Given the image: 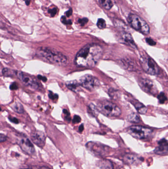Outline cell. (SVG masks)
I'll list each match as a JSON object with an SVG mask.
<instances>
[{
	"label": "cell",
	"mask_w": 168,
	"mask_h": 169,
	"mask_svg": "<svg viewBox=\"0 0 168 169\" xmlns=\"http://www.w3.org/2000/svg\"><path fill=\"white\" fill-rule=\"evenodd\" d=\"M81 118L80 116L78 115H75L73 117V124L79 123V122H81Z\"/></svg>",
	"instance_id": "29"
},
{
	"label": "cell",
	"mask_w": 168,
	"mask_h": 169,
	"mask_svg": "<svg viewBox=\"0 0 168 169\" xmlns=\"http://www.w3.org/2000/svg\"><path fill=\"white\" fill-rule=\"evenodd\" d=\"M9 120L11 122H12L13 123L18 124L19 123V121L17 118H16L15 117H9Z\"/></svg>",
	"instance_id": "31"
},
{
	"label": "cell",
	"mask_w": 168,
	"mask_h": 169,
	"mask_svg": "<svg viewBox=\"0 0 168 169\" xmlns=\"http://www.w3.org/2000/svg\"><path fill=\"white\" fill-rule=\"evenodd\" d=\"M17 143L25 153L32 155L35 153V148L31 141L25 135H20L17 139Z\"/></svg>",
	"instance_id": "9"
},
{
	"label": "cell",
	"mask_w": 168,
	"mask_h": 169,
	"mask_svg": "<svg viewBox=\"0 0 168 169\" xmlns=\"http://www.w3.org/2000/svg\"><path fill=\"white\" fill-rule=\"evenodd\" d=\"M13 74H16V71L13 72L12 70L8 68H4L2 70V74L5 76H11Z\"/></svg>",
	"instance_id": "24"
},
{
	"label": "cell",
	"mask_w": 168,
	"mask_h": 169,
	"mask_svg": "<svg viewBox=\"0 0 168 169\" xmlns=\"http://www.w3.org/2000/svg\"><path fill=\"white\" fill-rule=\"evenodd\" d=\"M78 81L82 87L91 91L98 88L100 84L99 80L97 78L89 74L82 76Z\"/></svg>",
	"instance_id": "7"
},
{
	"label": "cell",
	"mask_w": 168,
	"mask_h": 169,
	"mask_svg": "<svg viewBox=\"0 0 168 169\" xmlns=\"http://www.w3.org/2000/svg\"><path fill=\"white\" fill-rule=\"evenodd\" d=\"M98 112L108 117H118L122 114V110L112 102L108 100H100L96 106Z\"/></svg>",
	"instance_id": "3"
},
{
	"label": "cell",
	"mask_w": 168,
	"mask_h": 169,
	"mask_svg": "<svg viewBox=\"0 0 168 169\" xmlns=\"http://www.w3.org/2000/svg\"><path fill=\"white\" fill-rule=\"evenodd\" d=\"M23 1H24V2H25L26 5L27 6H29V5H30L31 0H23Z\"/></svg>",
	"instance_id": "37"
},
{
	"label": "cell",
	"mask_w": 168,
	"mask_h": 169,
	"mask_svg": "<svg viewBox=\"0 0 168 169\" xmlns=\"http://www.w3.org/2000/svg\"><path fill=\"white\" fill-rule=\"evenodd\" d=\"M88 22V19L86 17L82 18H79L78 20V22L82 26H84Z\"/></svg>",
	"instance_id": "27"
},
{
	"label": "cell",
	"mask_w": 168,
	"mask_h": 169,
	"mask_svg": "<svg viewBox=\"0 0 168 169\" xmlns=\"http://www.w3.org/2000/svg\"><path fill=\"white\" fill-rule=\"evenodd\" d=\"M124 161L125 163L130 165H137L141 162V158L138 157L136 155L128 154L126 155L123 158Z\"/></svg>",
	"instance_id": "14"
},
{
	"label": "cell",
	"mask_w": 168,
	"mask_h": 169,
	"mask_svg": "<svg viewBox=\"0 0 168 169\" xmlns=\"http://www.w3.org/2000/svg\"><path fill=\"white\" fill-rule=\"evenodd\" d=\"M61 21L63 24L65 25H71L72 24V21L70 20H67L66 16H62L61 18Z\"/></svg>",
	"instance_id": "25"
},
{
	"label": "cell",
	"mask_w": 168,
	"mask_h": 169,
	"mask_svg": "<svg viewBox=\"0 0 168 169\" xmlns=\"http://www.w3.org/2000/svg\"><path fill=\"white\" fill-rule=\"evenodd\" d=\"M138 84L141 89L145 93L153 95L157 93V89L153 81L148 79L141 78L139 80Z\"/></svg>",
	"instance_id": "10"
},
{
	"label": "cell",
	"mask_w": 168,
	"mask_h": 169,
	"mask_svg": "<svg viewBox=\"0 0 168 169\" xmlns=\"http://www.w3.org/2000/svg\"><path fill=\"white\" fill-rule=\"evenodd\" d=\"M38 79L42 80V81H43L44 82H46L47 81V78L45 77V76H42V75H38Z\"/></svg>",
	"instance_id": "35"
},
{
	"label": "cell",
	"mask_w": 168,
	"mask_h": 169,
	"mask_svg": "<svg viewBox=\"0 0 168 169\" xmlns=\"http://www.w3.org/2000/svg\"><path fill=\"white\" fill-rule=\"evenodd\" d=\"M154 152L157 154H163L168 151V140L166 139H162L158 142V146L154 150Z\"/></svg>",
	"instance_id": "13"
},
{
	"label": "cell",
	"mask_w": 168,
	"mask_h": 169,
	"mask_svg": "<svg viewBox=\"0 0 168 169\" xmlns=\"http://www.w3.org/2000/svg\"><path fill=\"white\" fill-rule=\"evenodd\" d=\"M96 165L100 169H113V165L111 161L102 159L98 161Z\"/></svg>",
	"instance_id": "15"
},
{
	"label": "cell",
	"mask_w": 168,
	"mask_h": 169,
	"mask_svg": "<svg viewBox=\"0 0 168 169\" xmlns=\"http://www.w3.org/2000/svg\"><path fill=\"white\" fill-rule=\"evenodd\" d=\"M128 21L132 28L142 34L148 35L150 32L149 25L139 16L131 14L128 16Z\"/></svg>",
	"instance_id": "4"
},
{
	"label": "cell",
	"mask_w": 168,
	"mask_h": 169,
	"mask_svg": "<svg viewBox=\"0 0 168 169\" xmlns=\"http://www.w3.org/2000/svg\"><path fill=\"white\" fill-rule=\"evenodd\" d=\"M83 130H84V125L83 124L81 125L78 128V131L80 133H82Z\"/></svg>",
	"instance_id": "36"
},
{
	"label": "cell",
	"mask_w": 168,
	"mask_h": 169,
	"mask_svg": "<svg viewBox=\"0 0 168 169\" xmlns=\"http://www.w3.org/2000/svg\"><path fill=\"white\" fill-rule=\"evenodd\" d=\"M98 110H97V107L94 106L93 104H90L89 106V107L88 108V113H90L91 115L93 116H95L96 114H97V112H98Z\"/></svg>",
	"instance_id": "23"
},
{
	"label": "cell",
	"mask_w": 168,
	"mask_h": 169,
	"mask_svg": "<svg viewBox=\"0 0 168 169\" xmlns=\"http://www.w3.org/2000/svg\"><path fill=\"white\" fill-rule=\"evenodd\" d=\"M102 48L96 43H89L77 53L75 63L80 67L91 68L95 67L102 57Z\"/></svg>",
	"instance_id": "1"
},
{
	"label": "cell",
	"mask_w": 168,
	"mask_h": 169,
	"mask_svg": "<svg viewBox=\"0 0 168 169\" xmlns=\"http://www.w3.org/2000/svg\"><path fill=\"white\" fill-rule=\"evenodd\" d=\"M73 13L72 9H71L70 10H69L68 11H67L65 12V15H66V17H69L70 16H72Z\"/></svg>",
	"instance_id": "34"
},
{
	"label": "cell",
	"mask_w": 168,
	"mask_h": 169,
	"mask_svg": "<svg viewBox=\"0 0 168 169\" xmlns=\"http://www.w3.org/2000/svg\"><path fill=\"white\" fill-rule=\"evenodd\" d=\"M134 105L137 109V111L139 113L141 114H144L147 113L148 109H147V107L142 104V103L138 102V103H134Z\"/></svg>",
	"instance_id": "18"
},
{
	"label": "cell",
	"mask_w": 168,
	"mask_h": 169,
	"mask_svg": "<svg viewBox=\"0 0 168 169\" xmlns=\"http://www.w3.org/2000/svg\"><path fill=\"white\" fill-rule=\"evenodd\" d=\"M32 141L38 147L43 148L46 144V138L43 132L40 130H35L31 134Z\"/></svg>",
	"instance_id": "11"
},
{
	"label": "cell",
	"mask_w": 168,
	"mask_h": 169,
	"mask_svg": "<svg viewBox=\"0 0 168 169\" xmlns=\"http://www.w3.org/2000/svg\"><path fill=\"white\" fill-rule=\"evenodd\" d=\"M159 102L161 104H164L165 103L167 102V97L164 93L162 92L160 93L157 96Z\"/></svg>",
	"instance_id": "22"
},
{
	"label": "cell",
	"mask_w": 168,
	"mask_h": 169,
	"mask_svg": "<svg viewBox=\"0 0 168 169\" xmlns=\"http://www.w3.org/2000/svg\"><path fill=\"white\" fill-rule=\"evenodd\" d=\"M58 10L56 7H54L52 9H49L48 11V13L52 17H53L56 15L57 13Z\"/></svg>",
	"instance_id": "26"
},
{
	"label": "cell",
	"mask_w": 168,
	"mask_h": 169,
	"mask_svg": "<svg viewBox=\"0 0 168 169\" xmlns=\"http://www.w3.org/2000/svg\"><path fill=\"white\" fill-rule=\"evenodd\" d=\"M66 86L69 89L74 92H79L81 89V84L77 80L68 81L66 82Z\"/></svg>",
	"instance_id": "16"
},
{
	"label": "cell",
	"mask_w": 168,
	"mask_h": 169,
	"mask_svg": "<svg viewBox=\"0 0 168 169\" xmlns=\"http://www.w3.org/2000/svg\"><path fill=\"white\" fill-rule=\"evenodd\" d=\"M98 1L100 5L106 10H111L113 7V2L111 0H98Z\"/></svg>",
	"instance_id": "20"
},
{
	"label": "cell",
	"mask_w": 168,
	"mask_h": 169,
	"mask_svg": "<svg viewBox=\"0 0 168 169\" xmlns=\"http://www.w3.org/2000/svg\"><path fill=\"white\" fill-rule=\"evenodd\" d=\"M11 107L14 111H15L16 112L20 114L24 113V108L22 105L19 102H16L13 103L11 104Z\"/></svg>",
	"instance_id": "17"
},
{
	"label": "cell",
	"mask_w": 168,
	"mask_h": 169,
	"mask_svg": "<svg viewBox=\"0 0 168 169\" xmlns=\"http://www.w3.org/2000/svg\"><path fill=\"white\" fill-rule=\"evenodd\" d=\"M16 75L23 84L33 89H37L40 87L36 79L29 74L21 71H16Z\"/></svg>",
	"instance_id": "8"
},
{
	"label": "cell",
	"mask_w": 168,
	"mask_h": 169,
	"mask_svg": "<svg viewBox=\"0 0 168 169\" xmlns=\"http://www.w3.org/2000/svg\"><path fill=\"white\" fill-rule=\"evenodd\" d=\"M128 120L133 123H138L140 121V119L138 114L133 112L128 116Z\"/></svg>",
	"instance_id": "19"
},
{
	"label": "cell",
	"mask_w": 168,
	"mask_h": 169,
	"mask_svg": "<svg viewBox=\"0 0 168 169\" xmlns=\"http://www.w3.org/2000/svg\"><path fill=\"white\" fill-rule=\"evenodd\" d=\"M97 26L99 29H104L107 26L106 21H104L103 18H99L97 22Z\"/></svg>",
	"instance_id": "21"
},
{
	"label": "cell",
	"mask_w": 168,
	"mask_h": 169,
	"mask_svg": "<svg viewBox=\"0 0 168 169\" xmlns=\"http://www.w3.org/2000/svg\"><path fill=\"white\" fill-rule=\"evenodd\" d=\"M146 42L150 46H155L156 44V43L153 40L151 39V38H148L146 39Z\"/></svg>",
	"instance_id": "30"
},
{
	"label": "cell",
	"mask_w": 168,
	"mask_h": 169,
	"mask_svg": "<svg viewBox=\"0 0 168 169\" xmlns=\"http://www.w3.org/2000/svg\"><path fill=\"white\" fill-rule=\"evenodd\" d=\"M140 64L145 72L151 75H156L159 72V67L153 58L143 57L140 59Z\"/></svg>",
	"instance_id": "5"
},
{
	"label": "cell",
	"mask_w": 168,
	"mask_h": 169,
	"mask_svg": "<svg viewBox=\"0 0 168 169\" xmlns=\"http://www.w3.org/2000/svg\"><path fill=\"white\" fill-rule=\"evenodd\" d=\"M37 54L40 58L52 64L60 66L67 64L68 58L66 56L49 48H39L37 51Z\"/></svg>",
	"instance_id": "2"
},
{
	"label": "cell",
	"mask_w": 168,
	"mask_h": 169,
	"mask_svg": "<svg viewBox=\"0 0 168 169\" xmlns=\"http://www.w3.org/2000/svg\"><path fill=\"white\" fill-rule=\"evenodd\" d=\"M18 89V86L16 83H13L10 86V89L11 90H15V89Z\"/></svg>",
	"instance_id": "32"
},
{
	"label": "cell",
	"mask_w": 168,
	"mask_h": 169,
	"mask_svg": "<svg viewBox=\"0 0 168 169\" xmlns=\"http://www.w3.org/2000/svg\"><path fill=\"white\" fill-rule=\"evenodd\" d=\"M48 96H49V98L51 99H52V100H56L57 99H58V95L57 94H53L51 91H49V94H48Z\"/></svg>",
	"instance_id": "28"
},
{
	"label": "cell",
	"mask_w": 168,
	"mask_h": 169,
	"mask_svg": "<svg viewBox=\"0 0 168 169\" xmlns=\"http://www.w3.org/2000/svg\"><path fill=\"white\" fill-rule=\"evenodd\" d=\"M39 169H50L49 168H47L46 167H45V166H43V167H41Z\"/></svg>",
	"instance_id": "38"
},
{
	"label": "cell",
	"mask_w": 168,
	"mask_h": 169,
	"mask_svg": "<svg viewBox=\"0 0 168 169\" xmlns=\"http://www.w3.org/2000/svg\"><path fill=\"white\" fill-rule=\"evenodd\" d=\"M7 139V136L4 135L2 134L0 135V141H1V143L4 142V141H6Z\"/></svg>",
	"instance_id": "33"
},
{
	"label": "cell",
	"mask_w": 168,
	"mask_h": 169,
	"mask_svg": "<svg viewBox=\"0 0 168 169\" xmlns=\"http://www.w3.org/2000/svg\"><path fill=\"white\" fill-rule=\"evenodd\" d=\"M128 133L135 139H144L150 136L153 130L141 126H132L128 129Z\"/></svg>",
	"instance_id": "6"
},
{
	"label": "cell",
	"mask_w": 168,
	"mask_h": 169,
	"mask_svg": "<svg viewBox=\"0 0 168 169\" xmlns=\"http://www.w3.org/2000/svg\"><path fill=\"white\" fill-rule=\"evenodd\" d=\"M120 41L125 43L128 46H131V47L136 48L133 38L131 34L129 33L122 32L120 35Z\"/></svg>",
	"instance_id": "12"
}]
</instances>
